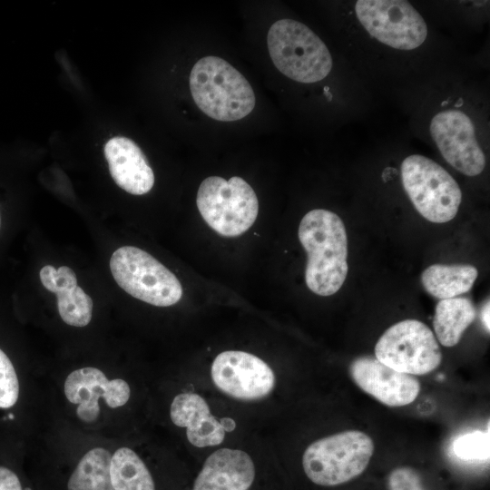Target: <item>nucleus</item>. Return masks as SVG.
Returning a JSON list of instances; mask_svg holds the SVG:
<instances>
[{
	"label": "nucleus",
	"instance_id": "obj_1",
	"mask_svg": "<svg viewBox=\"0 0 490 490\" xmlns=\"http://www.w3.org/2000/svg\"><path fill=\"white\" fill-rule=\"evenodd\" d=\"M238 413L233 405L195 383L177 393L169 407L171 422L182 431L190 448L201 458L246 436L241 414Z\"/></svg>",
	"mask_w": 490,
	"mask_h": 490
},
{
	"label": "nucleus",
	"instance_id": "obj_2",
	"mask_svg": "<svg viewBox=\"0 0 490 490\" xmlns=\"http://www.w3.org/2000/svg\"><path fill=\"white\" fill-rule=\"evenodd\" d=\"M298 235L308 254V288L319 296L335 294L348 270V237L342 220L330 211L312 210L302 218Z\"/></svg>",
	"mask_w": 490,
	"mask_h": 490
},
{
	"label": "nucleus",
	"instance_id": "obj_3",
	"mask_svg": "<svg viewBox=\"0 0 490 490\" xmlns=\"http://www.w3.org/2000/svg\"><path fill=\"white\" fill-rule=\"evenodd\" d=\"M204 376L209 389L235 407L268 406L279 385V377L269 362L239 349L217 354Z\"/></svg>",
	"mask_w": 490,
	"mask_h": 490
},
{
	"label": "nucleus",
	"instance_id": "obj_4",
	"mask_svg": "<svg viewBox=\"0 0 490 490\" xmlns=\"http://www.w3.org/2000/svg\"><path fill=\"white\" fill-rule=\"evenodd\" d=\"M189 81L196 105L214 120H240L254 109L256 99L250 83L218 56L209 55L196 62Z\"/></svg>",
	"mask_w": 490,
	"mask_h": 490
},
{
	"label": "nucleus",
	"instance_id": "obj_5",
	"mask_svg": "<svg viewBox=\"0 0 490 490\" xmlns=\"http://www.w3.org/2000/svg\"><path fill=\"white\" fill-rule=\"evenodd\" d=\"M267 44L276 68L296 82L321 81L332 69V57L324 42L296 20L275 22L269 29Z\"/></svg>",
	"mask_w": 490,
	"mask_h": 490
},
{
	"label": "nucleus",
	"instance_id": "obj_6",
	"mask_svg": "<svg viewBox=\"0 0 490 490\" xmlns=\"http://www.w3.org/2000/svg\"><path fill=\"white\" fill-rule=\"evenodd\" d=\"M374 452L370 436L348 430L311 442L302 455V468L315 485L334 486L359 475Z\"/></svg>",
	"mask_w": 490,
	"mask_h": 490
},
{
	"label": "nucleus",
	"instance_id": "obj_7",
	"mask_svg": "<svg viewBox=\"0 0 490 490\" xmlns=\"http://www.w3.org/2000/svg\"><path fill=\"white\" fill-rule=\"evenodd\" d=\"M261 449L246 436L208 453L190 490H260L267 467Z\"/></svg>",
	"mask_w": 490,
	"mask_h": 490
},
{
	"label": "nucleus",
	"instance_id": "obj_8",
	"mask_svg": "<svg viewBox=\"0 0 490 490\" xmlns=\"http://www.w3.org/2000/svg\"><path fill=\"white\" fill-rule=\"evenodd\" d=\"M196 204L205 222L218 234L236 237L255 222L259 201L251 186L242 178L229 180L211 176L199 187Z\"/></svg>",
	"mask_w": 490,
	"mask_h": 490
},
{
	"label": "nucleus",
	"instance_id": "obj_9",
	"mask_svg": "<svg viewBox=\"0 0 490 490\" xmlns=\"http://www.w3.org/2000/svg\"><path fill=\"white\" fill-rule=\"evenodd\" d=\"M110 269L120 288L143 302L170 307L181 299L182 288L176 276L139 248L117 249L111 257Z\"/></svg>",
	"mask_w": 490,
	"mask_h": 490
},
{
	"label": "nucleus",
	"instance_id": "obj_10",
	"mask_svg": "<svg viewBox=\"0 0 490 490\" xmlns=\"http://www.w3.org/2000/svg\"><path fill=\"white\" fill-rule=\"evenodd\" d=\"M401 176L407 196L426 220L445 223L455 218L462 192L442 166L426 156L414 154L403 161Z\"/></svg>",
	"mask_w": 490,
	"mask_h": 490
},
{
	"label": "nucleus",
	"instance_id": "obj_11",
	"mask_svg": "<svg viewBox=\"0 0 490 490\" xmlns=\"http://www.w3.org/2000/svg\"><path fill=\"white\" fill-rule=\"evenodd\" d=\"M376 358L388 368L412 376L436 369L442 353L433 331L416 319L388 328L375 346Z\"/></svg>",
	"mask_w": 490,
	"mask_h": 490
},
{
	"label": "nucleus",
	"instance_id": "obj_12",
	"mask_svg": "<svg viewBox=\"0 0 490 490\" xmlns=\"http://www.w3.org/2000/svg\"><path fill=\"white\" fill-rule=\"evenodd\" d=\"M355 10L370 35L395 49L413 50L427 36L426 22L407 1L358 0Z\"/></svg>",
	"mask_w": 490,
	"mask_h": 490
},
{
	"label": "nucleus",
	"instance_id": "obj_13",
	"mask_svg": "<svg viewBox=\"0 0 490 490\" xmlns=\"http://www.w3.org/2000/svg\"><path fill=\"white\" fill-rule=\"evenodd\" d=\"M430 133L443 158L456 171L467 175L480 174L485 156L479 146L471 119L458 110L436 113L430 123Z\"/></svg>",
	"mask_w": 490,
	"mask_h": 490
},
{
	"label": "nucleus",
	"instance_id": "obj_14",
	"mask_svg": "<svg viewBox=\"0 0 490 490\" xmlns=\"http://www.w3.org/2000/svg\"><path fill=\"white\" fill-rule=\"evenodd\" d=\"M64 395L69 402L78 405L77 416L91 423L100 414L99 399L108 407L117 408L125 405L131 397L128 382L122 378L109 380L99 368L86 367L70 373L64 382Z\"/></svg>",
	"mask_w": 490,
	"mask_h": 490
},
{
	"label": "nucleus",
	"instance_id": "obj_15",
	"mask_svg": "<svg viewBox=\"0 0 490 490\" xmlns=\"http://www.w3.org/2000/svg\"><path fill=\"white\" fill-rule=\"evenodd\" d=\"M349 374L363 391L389 407L407 406L420 391L416 377L396 371L371 356L355 358L349 366Z\"/></svg>",
	"mask_w": 490,
	"mask_h": 490
},
{
	"label": "nucleus",
	"instance_id": "obj_16",
	"mask_svg": "<svg viewBox=\"0 0 490 490\" xmlns=\"http://www.w3.org/2000/svg\"><path fill=\"white\" fill-rule=\"evenodd\" d=\"M109 171L115 183L125 191L142 195L154 184V174L141 148L131 139L116 136L104 146Z\"/></svg>",
	"mask_w": 490,
	"mask_h": 490
},
{
	"label": "nucleus",
	"instance_id": "obj_17",
	"mask_svg": "<svg viewBox=\"0 0 490 490\" xmlns=\"http://www.w3.org/2000/svg\"><path fill=\"white\" fill-rule=\"evenodd\" d=\"M477 276L472 265L433 264L422 272L421 283L433 297L446 299L468 292Z\"/></svg>",
	"mask_w": 490,
	"mask_h": 490
},
{
	"label": "nucleus",
	"instance_id": "obj_18",
	"mask_svg": "<svg viewBox=\"0 0 490 490\" xmlns=\"http://www.w3.org/2000/svg\"><path fill=\"white\" fill-rule=\"evenodd\" d=\"M475 309L463 297L441 299L436 307L433 326L438 341L445 347L456 346L464 331L475 318Z\"/></svg>",
	"mask_w": 490,
	"mask_h": 490
},
{
	"label": "nucleus",
	"instance_id": "obj_19",
	"mask_svg": "<svg viewBox=\"0 0 490 490\" xmlns=\"http://www.w3.org/2000/svg\"><path fill=\"white\" fill-rule=\"evenodd\" d=\"M110 475L114 490H156L151 470L130 447H120L112 455Z\"/></svg>",
	"mask_w": 490,
	"mask_h": 490
},
{
	"label": "nucleus",
	"instance_id": "obj_20",
	"mask_svg": "<svg viewBox=\"0 0 490 490\" xmlns=\"http://www.w3.org/2000/svg\"><path fill=\"white\" fill-rule=\"evenodd\" d=\"M112 454L94 447L85 453L71 474L68 490H114L111 481Z\"/></svg>",
	"mask_w": 490,
	"mask_h": 490
},
{
	"label": "nucleus",
	"instance_id": "obj_21",
	"mask_svg": "<svg viewBox=\"0 0 490 490\" xmlns=\"http://www.w3.org/2000/svg\"><path fill=\"white\" fill-rule=\"evenodd\" d=\"M57 308L61 318L68 325L84 327L92 318L93 300L76 286L56 294Z\"/></svg>",
	"mask_w": 490,
	"mask_h": 490
},
{
	"label": "nucleus",
	"instance_id": "obj_22",
	"mask_svg": "<svg viewBox=\"0 0 490 490\" xmlns=\"http://www.w3.org/2000/svg\"><path fill=\"white\" fill-rule=\"evenodd\" d=\"M454 453L463 460L489 458V428L487 433L474 431L458 436L453 445Z\"/></svg>",
	"mask_w": 490,
	"mask_h": 490
},
{
	"label": "nucleus",
	"instance_id": "obj_23",
	"mask_svg": "<svg viewBox=\"0 0 490 490\" xmlns=\"http://www.w3.org/2000/svg\"><path fill=\"white\" fill-rule=\"evenodd\" d=\"M19 396V382L15 368L0 348V408L13 407Z\"/></svg>",
	"mask_w": 490,
	"mask_h": 490
},
{
	"label": "nucleus",
	"instance_id": "obj_24",
	"mask_svg": "<svg viewBox=\"0 0 490 490\" xmlns=\"http://www.w3.org/2000/svg\"><path fill=\"white\" fill-rule=\"evenodd\" d=\"M39 276L44 287L55 294L77 286L75 273L67 266H61L56 270L51 265H45L41 269Z\"/></svg>",
	"mask_w": 490,
	"mask_h": 490
},
{
	"label": "nucleus",
	"instance_id": "obj_25",
	"mask_svg": "<svg viewBox=\"0 0 490 490\" xmlns=\"http://www.w3.org/2000/svg\"><path fill=\"white\" fill-rule=\"evenodd\" d=\"M389 490H425L418 473L407 466L394 469L388 477Z\"/></svg>",
	"mask_w": 490,
	"mask_h": 490
},
{
	"label": "nucleus",
	"instance_id": "obj_26",
	"mask_svg": "<svg viewBox=\"0 0 490 490\" xmlns=\"http://www.w3.org/2000/svg\"><path fill=\"white\" fill-rule=\"evenodd\" d=\"M0 490H23L16 474L2 466H0Z\"/></svg>",
	"mask_w": 490,
	"mask_h": 490
},
{
	"label": "nucleus",
	"instance_id": "obj_27",
	"mask_svg": "<svg viewBox=\"0 0 490 490\" xmlns=\"http://www.w3.org/2000/svg\"><path fill=\"white\" fill-rule=\"evenodd\" d=\"M489 300H487L482 309H481V320L485 328V329L489 332L490 326H489Z\"/></svg>",
	"mask_w": 490,
	"mask_h": 490
},
{
	"label": "nucleus",
	"instance_id": "obj_28",
	"mask_svg": "<svg viewBox=\"0 0 490 490\" xmlns=\"http://www.w3.org/2000/svg\"><path fill=\"white\" fill-rule=\"evenodd\" d=\"M9 418H14V415L10 414L9 416Z\"/></svg>",
	"mask_w": 490,
	"mask_h": 490
}]
</instances>
